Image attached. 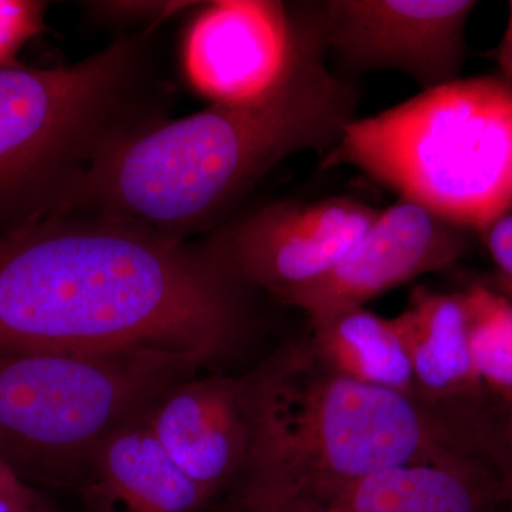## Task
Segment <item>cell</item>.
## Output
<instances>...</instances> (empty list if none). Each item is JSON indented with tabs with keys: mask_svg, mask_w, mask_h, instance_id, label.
Instances as JSON below:
<instances>
[{
	"mask_svg": "<svg viewBox=\"0 0 512 512\" xmlns=\"http://www.w3.org/2000/svg\"><path fill=\"white\" fill-rule=\"evenodd\" d=\"M191 2H93L87 10L93 18L104 22L147 23L160 26L161 20L171 18L181 10L191 8Z\"/></svg>",
	"mask_w": 512,
	"mask_h": 512,
	"instance_id": "obj_19",
	"label": "cell"
},
{
	"mask_svg": "<svg viewBox=\"0 0 512 512\" xmlns=\"http://www.w3.org/2000/svg\"><path fill=\"white\" fill-rule=\"evenodd\" d=\"M487 512H512V504L508 503V501H504V503L495 505V507Z\"/></svg>",
	"mask_w": 512,
	"mask_h": 512,
	"instance_id": "obj_25",
	"label": "cell"
},
{
	"mask_svg": "<svg viewBox=\"0 0 512 512\" xmlns=\"http://www.w3.org/2000/svg\"><path fill=\"white\" fill-rule=\"evenodd\" d=\"M0 512H55L45 501L29 490L26 493H0Z\"/></svg>",
	"mask_w": 512,
	"mask_h": 512,
	"instance_id": "obj_21",
	"label": "cell"
},
{
	"mask_svg": "<svg viewBox=\"0 0 512 512\" xmlns=\"http://www.w3.org/2000/svg\"><path fill=\"white\" fill-rule=\"evenodd\" d=\"M29 490L32 487L16 476L0 458V493H26Z\"/></svg>",
	"mask_w": 512,
	"mask_h": 512,
	"instance_id": "obj_23",
	"label": "cell"
},
{
	"mask_svg": "<svg viewBox=\"0 0 512 512\" xmlns=\"http://www.w3.org/2000/svg\"><path fill=\"white\" fill-rule=\"evenodd\" d=\"M498 268V274L512 279V212L494 222L481 235Z\"/></svg>",
	"mask_w": 512,
	"mask_h": 512,
	"instance_id": "obj_20",
	"label": "cell"
},
{
	"mask_svg": "<svg viewBox=\"0 0 512 512\" xmlns=\"http://www.w3.org/2000/svg\"><path fill=\"white\" fill-rule=\"evenodd\" d=\"M46 3L0 0V69L20 66L23 46L45 29Z\"/></svg>",
	"mask_w": 512,
	"mask_h": 512,
	"instance_id": "obj_18",
	"label": "cell"
},
{
	"mask_svg": "<svg viewBox=\"0 0 512 512\" xmlns=\"http://www.w3.org/2000/svg\"><path fill=\"white\" fill-rule=\"evenodd\" d=\"M254 380V439L231 512L285 510L406 464L484 454L470 400L433 403L367 386L323 362L311 339Z\"/></svg>",
	"mask_w": 512,
	"mask_h": 512,
	"instance_id": "obj_3",
	"label": "cell"
},
{
	"mask_svg": "<svg viewBox=\"0 0 512 512\" xmlns=\"http://www.w3.org/2000/svg\"><path fill=\"white\" fill-rule=\"evenodd\" d=\"M335 165L481 237L512 212V84L460 77L355 119L323 160Z\"/></svg>",
	"mask_w": 512,
	"mask_h": 512,
	"instance_id": "obj_5",
	"label": "cell"
},
{
	"mask_svg": "<svg viewBox=\"0 0 512 512\" xmlns=\"http://www.w3.org/2000/svg\"><path fill=\"white\" fill-rule=\"evenodd\" d=\"M471 365L484 392L512 399V301L484 282L461 291Z\"/></svg>",
	"mask_w": 512,
	"mask_h": 512,
	"instance_id": "obj_16",
	"label": "cell"
},
{
	"mask_svg": "<svg viewBox=\"0 0 512 512\" xmlns=\"http://www.w3.org/2000/svg\"><path fill=\"white\" fill-rule=\"evenodd\" d=\"M379 211L349 197L276 201L234 215L204 244L242 284L282 302L332 271Z\"/></svg>",
	"mask_w": 512,
	"mask_h": 512,
	"instance_id": "obj_8",
	"label": "cell"
},
{
	"mask_svg": "<svg viewBox=\"0 0 512 512\" xmlns=\"http://www.w3.org/2000/svg\"><path fill=\"white\" fill-rule=\"evenodd\" d=\"M494 59L500 72L498 74L505 82L512 84V0L508 3L507 26L497 49L494 50Z\"/></svg>",
	"mask_w": 512,
	"mask_h": 512,
	"instance_id": "obj_22",
	"label": "cell"
},
{
	"mask_svg": "<svg viewBox=\"0 0 512 512\" xmlns=\"http://www.w3.org/2000/svg\"><path fill=\"white\" fill-rule=\"evenodd\" d=\"M312 22V2L207 3L181 40L184 79L212 104L262 96L292 69Z\"/></svg>",
	"mask_w": 512,
	"mask_h": 512,
	"instance_id": "obj_9",
	"label": "cell"
},
{
	"mask_svg": "<svg viewBox=\"0 0 512 512\" xmlns=\"http://www.w3.org/2000/svg\"><path fill=\"white\" fill-rule=\"evenodd\" d=\"M359 92L330 67L318 6L292 69L269 92L167 120L103 161L74 208L126 218L175 241L211 234L286 158L328 154L357 119Z\"/></svg>",
	"mask_w": 512,
	"mask_h": 512,
	"instance_id": "obj_2",
	"label": "cell"
},
{
	"mask_svg": "<svg viewBox=\"0 0 512 512\" xmlns=\"http://www.w3.org/2000/svg\"><path fill=\"white\" fill-rule=\"evenodd\" d=\"M336 72H393L430 90L460 79L473 0H325L316 2Z\"/></svg>",
	"mask_w": 512,
	"mask_h": 512,
	"instance_id": "obj_7",
	"label": "cell"
},
{
	"mask_svg": "<svg viewBox=\"0 0 512 512\" xmlns=\"http://www.w3.org/2000/svg\"><path fill=\"white\" fill-rule=\"evenodd\" d=\"M311 326L313 348L335 372L367 386L419 396L396 318H383L363 306Z\"/></svg>",
	"mask_w": 512,
	"mask_h": 512,
	"instance_id": "obj_15",
	"label": "cell"
},
{
	"mask_svg": "<svg viewBox=\"0 0 512 512\" xmlns=\"http://www.w3.org/2000/svg\"><path fill=\"white\" fill-rule=\"evenodd\" d=\"M498 471L484 454L376 471L276 512H487L504 503Z\"/></svg>",
	"mask_w": 512,
	"mask_h": 512,
	"instance_id": "obj_12",
	"label": "cell"
},
{
	"mask_svg": "<svg viewBox=\"0 0 512 512\" xmlns=\"http://www.w3.org/2000/svg\"><path fill=\"white\" fill-rule=\"evenodd\" d=\"M396 322L420 397L456 403L487 393L471 365L463 293L419 286Z\"/></svg>",
	"mask_w": 512,
	"mask_h": 512,
	"instance_id": "obj_14",
	"label": "cell"
},
{
	"mask_svg": "<svg viewBox=\"0 0 512 512\" xmlns=\"http://www.w3.org/2000/svg\"><path fill=\"white\" fill-rule=\"evenodd\" d=\"M158 29L70 66L0 69V237L72 211L106 158L170 120L177 89Z\"/></svg>",
	"mask_w": 512,
	"mask_h": 512,
	"instance_id": "obj_4",
	"label": "cell"
},
{
	"mask_svg": "<svg viewBox=\"0 0 512 512\" xmlns=\"http://www.w3.org/2000/svg\"><path fill=\"white\" fill-rule=\"evenodd\" d=\"M204 365L167 350H0V458L25 483L86 484L101 444Z\"/></svg>",
	"mask_w": 512,
	"mask_h": 512,
	"instance_id": "obj_6",
	"label": "cell"
},
{
	"mask_svg": "<svg viewBox=\"0 0 512 512\" xmlns=\"http://www.w3.org/2000/svg\"><path fill=\"white\" fill-rule=\"evenodd\" d=\"M147 413L101 444L87 487L124 512L197 511L210 497L177 466L151 430Z\"/></svg>",
	"mask_w": 512,
	"mask_h": 512,
	"instance_id": "obj_13",
	"label": "cell"
},
{
	"mask_svg": "<svg viewBox=\"0 0 512 512\" xmlns=\"http://www.w3.org/2000/svg\"><path fill=\"white\" fill-rule=\"evenodd\" d=\"M165 450L208 497L235 483L254 439V380L248 376L188 377L148 410Z\"/></svg>",
	"mask_w": 512,
	"mask_h": 512,
	"instance_id": "obj_11",
	"label": "cell"
},
{
	"mask_svg": "<svg viewBox=\"0 0 512 512\" xmlns=\"http://www.w3.org/2000/svg\"><path fill=\"white\" fill-rule=\"evenodd\" d=\"M485 285L493 288L494 291L501 293L505 298L511 299L512 301V279L507 278L495 272V274L488 275L487 278L483 279Z\"/></svg>",
	"mask_w": 512,
	"mask_h": 512,
	"instance_id": "obj_24",
	"label": "cell"
},
{
	"mask_svg": "<svg viewBox=\"0 0 512 512\" xmlns=\"http://www.w3.org/2000/svg\"><path fill=\"white\" fill-rule=\"evenodd\" d=\"M251 292L202 241L74 208L0 237V350H167L208 363L247 328Z\"/></svg>",
	"mask_w": 512,
	"mask_h": 512,
	"instance_id": "obj_1",
	"label": "cell"
},
{
	"mask_svg": "<svg viewBox=\"0 0 512 512\" xmlns=\"http://www.w3.org/2000/svg\"><path fill=\"white\" fill-rule=\"evenodd\" d=\"M470 248L466 229L414 202L399 200L379 211L332 271L282 302L315 323L346 309L363 308L421 275L451 268Z\"/></svg>",
	"mask_w": 512,
	"mask_h": 512,
	"instance_id": "obj_10",
	"label": "cell"
},
{
	"mask_svg": "<svg viewBox=\"0 0 512 512\" xmlns=\"http://www.w3.org/2000/svg\"><path fill=\"white\" fill-rule=\"evenodd\" d=\"M478 441L503 483L505 501L512 504V399L484 393L474 403Z\"/></svg>",
	"mask_w": 512,
	"mask_h": 512,
	"instance_id": "obj_17",
	"label": "cell"
}]
</instances>
